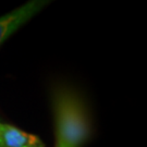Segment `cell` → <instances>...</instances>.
<instances>
[{
  "label": "cell",
  "mask_w": 147,
  "mask_h": 147,
  "mask_svg": "<svg viewBox=\"0 0 147 147\" xmlns=\"http://www.w3.org/2000/svg\"><path fill=\"white\" fill-rule=\"evenodd\" d=\"M56 147H81L90 135V123L83 101L68 88L55 90Z\"/></svg>",
  "instance_id": "1"
},
{
  "label": "cell",
  "mask_w": 147,
  "mask_h": 147,
  "mask_svg": "<svg viewBox=\"0 0 147 147\" xmlns=\"http://www.w3.org/2000/svg\"><path fill=\"white\" fill-rule=\"evenodd\" d=\"M47 3H49L47 0H32L12 12L0 16V45Z\"/></svg>",
  "instance_id": "2"
},
{
  "label": "cell",
  "mask_w": 147,
  "mask_h": 147,
  "mask_svg": "<svg viewBox=\"0 0 147 147\" xmlns=\"http://www.w3.org/2000/svg\"><path fill=\"white\" fill-rule=\"evenodd\" d=\"M0 147H45L39 137L16 126L0 123Z\"/></svg>",
  "instance_id": "3"
}]
</instances>
